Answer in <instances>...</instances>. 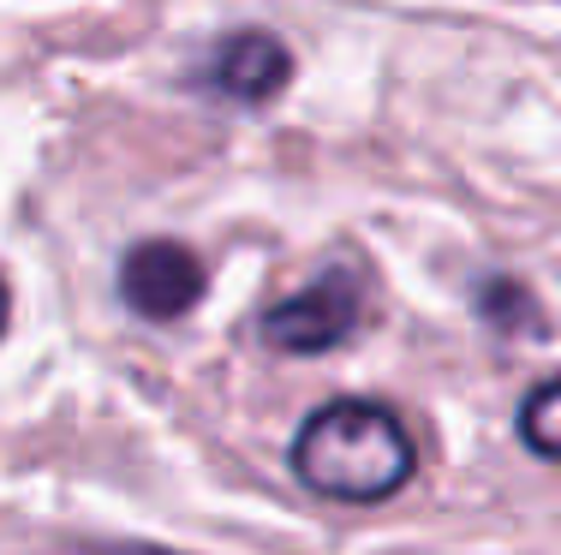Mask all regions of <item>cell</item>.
<instances>
[{"instance_id":"7a4b0ae2","label":"cell","mask_w":561,"mask_h":555,"mask_svg":"<svg viewBox=\"0 0 561 555\" xmlns=\"http://www.w3.org/2000/svg\"><path fill=\"white\" fill-rule=\"evenodd\" d=\"M358 328V281L353 275H323L305 293L280 299V305L263 316V335L280 352H329L341 347Z\"/></svg>"},{"instance_id":"5b68a950","label":"cell","mask_w":561,"mask_h":555,"mask_svg":"<svg viewBox=\"0 0 561 555\" xmlns=\"http://www.w3.org/2000/svg\"><path fill=\"white\" fill-rule=\"evenodd\" d=\"M519 436H526L531 454L561 460V382H543V389L526 394V406H519Z\"/></svg>"},{"instance_id":"3957f363","label":"cell","mask_w":561,"mask_h":555,"mask_svg":"<svg viewBox=\"0 0 561 555\" xmlns=\"http://www.w3.org/2000/svg\"><path fill=\"white\" fill-rule=\"evenodd\" d=\"M119 293L138 316L150 323H173L204 299V263L192 257L180 240H144L119 269Z\"/></svg>"},{"instance_id":"52a82bcc","label":"cell","mask_w":561,"mask_h":555,"mask_svg":"<svg viewBox=\"0 0 561 555\" xmlns=\"http://www.w3.org/2000/svg\"><path fill=\"white\" fill-rule=\"evenodd\" d=\"M0 328H7V281H0Z\"/></svg>"},{"instance_id":"6da1fadb","label":"cell","mask_w":561,"mask_h":555,"mask_svg":"<svg viewBox=\"0 0 561 555\" xmlns=\"http://www.w3.org/2000/svg\"><path fill=\"white\" fill-rule=\"evenodd\" d=\"M419 454L389 406L370 401H329L305 418L293 442V472L317 496L335 501H389L412 478Z\"/></svg>"},{"instance_id":"8992f818","label":"cell","mask_w":561,"mask_h":555,"mask_svg":"<svg viewBox=\"0 0 561 555\" xmlns=\"http://www.w3.org/2000/svg\"><path fill=\"white\" fill-rule=\"evenodd\" d=\"M90 555H173V550H150V544H119V550H90Z\"/></svg>"},{"instance_id":"277c9868","label":"cell","mask_w":561,"mask_h":555,"mask_svg":"<svg viewBox=\"0 0 561 555\" xmlns=\"http://www.w3.org/2000/svg\"><path fill=\"white\" fill-rule=\"evenodd\" d=\"M287 72H293L287 48L263 31H239L227 43H216V55H209V84L233 102H270L287 84Z\"/></svg>"}]
</instances>
